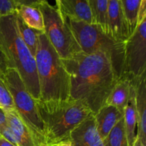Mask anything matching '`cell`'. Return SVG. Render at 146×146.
Here are the masks:
<instances>
[{
    "mask_svg": "<svg viewBox=\"0 0 146 146\" xmlns=\"http://www.w3.org/2000/svg\"><path fill=\"white\" fill-rule=\"evenodd\" d=\"M69 76L70 100L77 101L95 115L118 81L109 57L102 52L84 54L61 59Z\"/></svg>",
    "mask_w": 146,
    "mask_h": 146,
    "instance_id": "6da1fadb",
    "label": "cell"
},
{
    "mask_svg": "<svg viewBox=\"0 0 146 146\" xmlns=\"http://www.w3.org/2000/svg\"><path fill=\"white\" fill-rule=\"evenodd\" d=\"M0 51L7 68L15 69L35 100L40 91L35 58L23 41L16 20V12L0 17Z\"/></svg>",
    "mask_w": 146,
    "mask_h": 146,
    "instance_id": "7a4b0ae2",
    "label": "cell"
},
{
    "mask_svg": "<svg viewBox=\"0 0 146 146\" xmlns=\"http://www.w3.org/2000/svg\"><path fill=\"white\" fill-rule=\"evenodd\" d=\"M36 105L43 123L45 144L48 145L70 141V134L73 130L94 115L84 105L70 99L36 100Z\"/></svg>",
    "mask_w": 146,
    "mask_h": 146,
    "instance_id": "3957f363",
    "label": "cell"
},
{
    "mask_svg": "<svg viewBox=\"0 0 146 146\" xmlns=\"http://www.w3.org/2000/svg\"><path fill=\"white\" fill-rule=\"evenodd\" d=\"M40 101H68L70 98L69 76L61 58L44 32L38 35L35 54Z\"/></svg>",
    "mask_w": 146,
    "mask_h": 146,
    "instance_id": "277c9868",
    "label": "cell"
},
{
    "mask_svg": "<svg viewBox=\"0 0 146 146\" xmlns=\"http://www.w3.org/2000/svg\"><path fill=\"white\" fill-rule=\"evenodd\" d=\"M84 54L102 52L109 57L118 80L124 74L125 43L118 42L95 24L67 18L63 16Z\"/></svg>",
    "mask_w": 146,
    "mask_h": 146,
    "instance_id": "5b68a950",
    "label": "cell"
},
{
    "mask_svg": "<svg viewBox=\"0 0 146 146\" xmlns=\"http://www.w3.org/2000/svg\"><path fill=\"white\" fill-rule=\"evenodd\" d=\"M0 79L11 94L14 110L31 131L37 145L45 144L43 123L36 100L29 94L18 72L15 69L7 68L0 71Z\"/></svg>",
    "mask_w": 146,
    "mask_h": 146,
    "instance_id": "8992f818",
    "label": "cell"
},
{
    "mask_svg": "<svg viewBox=\"0 0 146 146\" xmlns=\"http://www.w3.org/2000/svg\"><path fill=\"white\" fill-rule=\"evenodd\" d=\"M44 19V34L61 59L81 52L71 29L56 7L44 1L38 5Z\"/></svg>",
    "mask_w": 146,
    "mask_h": 146,
    "instance_id": "52a82bcc",
    "label": "cell"
},
{
    "mask_svg": "<svg viewBox=\"0 0 146 146\" xmlns=\"http://www.w3.org/2000/svg\"><path fill=\"white\" fill-rule=\"evenodd\" d=\"M146 74V18L125 42L124 74L132 79Z\"/></svg>",
    "mask_w": 146,
    "mask_h": 146,
    "instance_id": "ba28073f",
    "label": "cell"
},
{
    "mask_svg": "<svg viewBox=\"0 0 146 146\" xmlns=\"http://www.w3.org/2000/svg\"><path fill=\"white\" fill-rule=\"evenodd\" d=\"M106 32L118 42L125 43L130 37L128 24L120 0H108Z\"/></svg>",
    "mask_w": 146,
    "mask_h": 146,
    "instance_id": "9c48e42d",
    "label": "cell"
},
{
    "mask_svg": "<svg viewBox=\"0 0 146 146\" xmlns=\"http://www.w3.org/2000/svg\"><path fill=\"white\" fill-rule=\"evenodd\" d=\"M70 142L73 146H105L97 131L94 115L73 130L70 134Z\"/></svg>",
    "mask_w": 146,
    "mask_h": 146,
    "instance_id": "30bf717a",
    "label": "cell"
},
{
    "mask_svg": "<svg viewBox=\"0 0 146 146\" xmlns=\"http://www.w3.org/2000/svg\"><path fill=\"white\" fill-rule=\"evenodd\" d=\"M146 74L133 79L135 91V106L138 118L137 138L146 145Z\"/></svg>",
    "mask_w": 146,
    "mask_h": 146,
    "instance_id": "8fae6325",
    "label": "cell"
},
{
    "mask_svg": "<svg viewBox=\"0 0 146 146\" xmlns=\"http://www.w3.org/2000/svg\"><path fill=\"white\" fill-rule=\"evenodd\" d=\"M56 8L64 17L93 24L88 0H58Z\"/></svg>",
    "mask_w": 146,
    "mask_h": 146,
    "instance_id": "7c38bea8",
    "label": "cell"
},
{
    "mask_svg": "<svg viewBox=\"0 0 146 146\" xmlns=\"http://www.w3.org/2000/svg\"><path fill=\"white\" fill-rule=\"evenodd\" d=\"M94 115L97 131L104 141L117 123L123 118L124 111L113 106L105 104Z\"/></svg>",
    "mask_w": 146,
    "mask_h": 146,
    "instance_id": "4fadbf2b",
    "label": "cell"
},
{
    "mask_svg": "<svg viewBox=\"0 0 146 146\" xmlns=\"http://www.w3.org/2000/svg\"><path fill=\"white\" fill-rule=\"evenodd\" d=\"M7 123L15 138L17 146H38L32 133L15 110L5 111Z\"/></svg>",
    "mask_w": 146,
    "mask_h": 146,
    "instance_id": "5bb4252c",
    "label": "cell"
},
{
    "mask_svg": "<svg viewBox=\"0 0 146 146\" xmlns=\"http://www.w3.org/2000/svg\"><path fill=\"white\" fill-rule=\"evenodd\" d=\"M133 79L128 75H123L117 81L110 93L106 104L115 106L124 111L129 99Z\"/></svg>",
    "mask_w": 146,
    "mask_h": 146,
    "instance_id": "9a60e30c",
    "label": "cell"
},
{
    "mask_svg": "<svg viewBox=\"0 0 146 146\" xmlns=\"http://www.w3.org/2000/svg\"><path fill=\"white\" fill-rule=\"evenodd\" d=\"M124 123L128 146H133L137 139L138 133V118L135 106V91L132 83L131 93L128 104L124 109Z\"/></svg>",
    "mask_w": 146,
    "mask_h": 146,
    "instance_id": "2e32d148",
    "label": "cell"
},
{
    "mask_svg": "<svg viewBox=\"0 0 146 146\" xmlns=\"http://www.w3.org/2000/svg\"><path fill=\"white\" fill-rule=\"evenodd\" d=\"M17 13L30 28L44 32L43 16L38 6H20L17 7Z\"/></svg>",
    "mask_w": 146,
    "mask_h": 146,
    "instance_id": "e0dca14e",
    "label": "cell"
},
{
    "mask_svg": "<svg viewBox=\"0 0 146 146\" xmlns=\"http://www.w3.org/2000/svg\"><path fill=\"white\" fill-rule=\"evenodd\" d=\"M16 20L19 32L24 44L28 47L29 50L34 56H35L38 44V35L41 31H36L34 29L30 28L24 22L21 17L16 11Z\"/></svg>",
    "mask_w": 146,
    "mask_h": 146,
    "instance_id": "ac0fdd59",
    "label": "cell"
},
{
    "mask_svg": "<svg viewBox=\"0 0 146 146\" xmlns=\"http://www.w3.org/2000/svg\"><path fill=\"white\" fill-rule=\"evenodd\" d=\"M128 24L129 35L135 31L138 25V17L142 0H120Z\"/></svg>",
    "mask_w": 146,
    "mask_h": 146,
    "instance_id": "d6986e66",
    "label": "cell"
},
{
    "mask_svg": "<svg viewBox=\"0 0 146 146\" xmlns=\"http://www.w3.org/2000/svg\"><path fill=\"white\" fill-rule=\"evenodd\" d=\"M104 142L105 146H128L123 118L110 131Z\"/></svg>",
    "mask_w": 146,
    "mask_h": 146,
    "instance_id": "ffe728a7",
    "label": "cell"
},
{
    "mask_svg": "<svg viewBox=\"0 0 146 146\" xmlns=\"http://www.w3.org/2000/svg\"><path fill=\"white\" fill-rule=\"evenodd\" d=\"M93 17V24L99 26L105 33L108 0H88Z\"/></svg>",
    "mask_w": 146,
    "mask_h": 146,
    "instance_id": "44dd1931",
    "label": "cell"
},
{
    "mask_svg": "<svg viewBox=\"0 0 146 146\" xmlns=\"http://www.w3.org/2000/svg\"><path fill=\"white\" fill-rule=\"evenodd\" d=\"M0 106L5 111L14 109L11 94L1 79H0Z\"/></svg>",
    "mask_w": 146,
    "mask_h": 146,
    "instance_id": "7402d4cb",
    "label": "cell"
},
{
    "mask_svg": "<svg viewBox=\"0 0 146 146\" xmlns=\"http://www.w3.org/2000/svg\"><path fill=\"white\" fill-rule=\"evenodd\" d=\"M17 9L13 0H0V17L14 14Z\"/></svg>",
    "mask_w": 146,
    "mask_h": 146,
    "instance_id": "603a6c76",
    "label": "cell"
},
{
    "mask_svg": "<svg viewBox=\"0 0 146 146\" xmlns=\"http://www.w3.org/2000/svg\"><path fill=\"white\" fill-rule=\"evenodd\" d=\"M17 7L20 6H34L37 7L41 2V0H13Z\"/></svg>",
    "mask_w": 146,
    "mask_h": 146,
    "instance_id": "cb8c5ba5",
    "label": "cell"
},
{
    "mask_svg": "<svg viewBox=\"0 0 146 146\" xmlns=\"http://www.w3.org/2000/svg\"><path fill=\"white\" fill-rule=\"evenodd\" d=\"M7 125L5 110L0 106V125Z\"/></svg>",
    "mask_w": 146,
    "mask_h": 146,
    "instance_id": "d4e9b609",
    "label": "cell"
},
{
    "mask_svg": "<svg viewBox=\"0 0 146 146\" xmlns=\"http://www.w3.org/2000/svg\"><path fill=\"white\" fill-rule=\"evenodd\" d=\"M0 146H15L13 145L12 143H11L10 142H9L8 141L4 138L3 137H0Z\"/></svg>",
    "mask_w": 146,
    "mask_h": 146,
    "instance_id": "484cf974",
    "label": "cell"
},
{
    "mask_svg": "<svg viewBox=\"0 0 146 146\" xmlns=\"http://www.w3.org/2000/svg\"><path fill=\"white\" fill-rule=\"evenodd\" d=\"M54 146H73L71 145V142L70 141H66V142H62L60 143L56 144V145H54Z\"/></svg>",
    "mask_w": 146,
    "mask_h": 146,
    "instance_id": "4316f807",
    "label": "cell"
},
{
    "mask_svg": "<svg viewBox=\"0 0 146 146\" xmlns=\"http://www.w3.org/2000/svg\"><path fill=\"white\" fill-rule=\"evenodd\" d=\"M133 146H146V145H144V144L143 143L141 142L139 139H138V138H137V139L135 140V143H134L133 145Z\"/></svg>",
    "mask_w": 146,
    "mask_h": 146,
    "instance_id": "83f0119b",
    "label": "cell"
},
{
    "mask_svg": "<svg viewBox=\"0 0 146 146\" xmlns=\"http://www.w3.org/2000/svg\"><path fill=\"white\" fill-rule=\"evenodd\" d=\"M0 61H1V64H2L4 66V67H5V68H7V67H6V66H5V63H4V58H3V56H2V54H1V51H0Z\"/></svg>",
    "mask_w": 146,
    "mask_h": 146,
    "instance_id": "f1b7e54d",
    "label": "cell"
},
{
    "mask_svg": "<svg viewBox=\"0 0 146 146\" xmlns=\"http://www.w3.org/2000/svg\"><path fill=\"white\" fill-rule=\"evenodd\" d=\"M5 67H4V66L2 64H1V62L0 61V71H2V70L5 69Z\"/></svg>",
    "mask_w": 146,
    "mask_h": 146,
    "instance_id": "f546056e",
    "label": "cell"
},
{
    "mask_svg": "<svg viewBox=\"0 0 146 146\" xmlns=\"http://www.w3.org/2000/svg\"><path fill=\"white\" fill-rule=\"evenodd\" d=\"M39 146H54V145H46V144L42 143V144H41Z\"/></svg>",
    "mask_w": 146,
    "mask_h": 146,
    "instance_id": "4dcf8cb0",
    "label": "cell"
},
{
    "mask_svg": "<svg viewBox=\"0 0 146 146\" xmlns=\"http://www.w3.org/2000/svg\"><path fill=\"white\" fill-rule=\"evenodd\" d=\"M55 1H56V3H57L58 1V0H55Z\"/></svg>",
    "mask_w": 146,
    "mask_h": 146,
    "instance_id": "1f68e13d",
    "label": "cell"
},
{
    "mask_svg": "<svg viewBox=\"0 0 146 146\" xmlns=\"http://www.w3.org/2000/svg\"><path fill=\"white\" fill-rule=\"evenodd\" d=\"M42 1H47V0H41Z\"/></svg>",
    "mask_w": 146,
    "mask_h": 146,
    "instance_id": "d6a6232c",
    "label": "cell"
},
{
    "mask_svg": "<svg viewBox=\"0 0 146 146\" xmlns=\"http://www.w3.org/2000/svg\"><path fill=\"white\" fill-rule=\"evenodd\" d=\"M0 137H1V135H0Z\"/></svg>",
    "mask_w": 146,
    "mask_h": 146,
    "instance_id": "836d02e7",
    "label": "cell"
},
{
    "mask_svg": "<svg viewBox=\"0 0 146 146\" xmlns=\"http://www.w3.org/2000/svg\"></svg>",
    "mask_w": 146,
    "mask_h": 146,
    "instance_id": "e575fe53",
    "label": "cell"
}]
</instances>
